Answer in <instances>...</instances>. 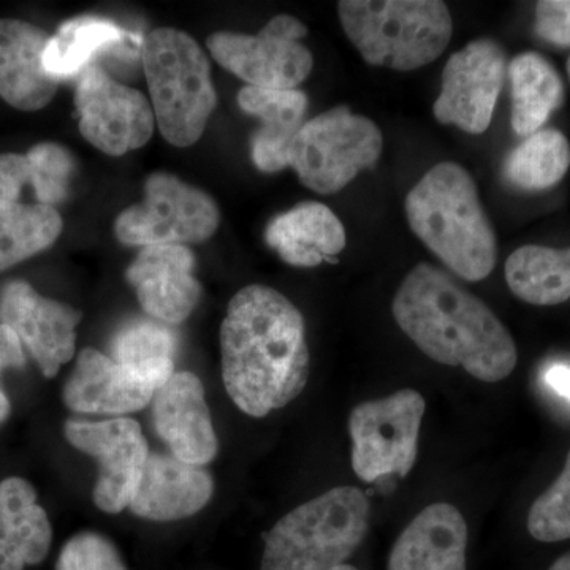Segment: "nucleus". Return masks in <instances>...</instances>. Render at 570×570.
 <instances>
[{
  "label": "nucleus",
  "instance_id": "f257e3e1",
  "mask_svg": "<svg viewBox=\"0 0 570 570\" xmlns=\"http://www.w3.org/2000/svg\"><path fill=\"white\" fill-rule=\"evenodd\" d=\"M220 354L225 390L250 417L287 406L309 381L305 318L287 296L266 285H247L228 303Z\"/></svg>",
  "mask_w": 570,
  "mask_h": 570
},
{
  "label": "nucleus",
  "instance_id": "f03ea898",
  "mask_svg": "<svg viewBox=\"0 0 570 570\" xmlns=\"http://www.w3.org/2000/svg\"><path fill=\"white\" fill-rule=\"evenodd\" d=\"M392 313L428 358L461 366L479 381H504L519 363L515 341L491 307L436 266L419 264L407 273Z\"/></svg>",
  "mask_w": 570,
  "mask_h": 570
},
{
  "label": "nucleus",
  "instance_id": "7ed1b4c3",
  "mask_svg": "<svg viewBox=\"0 0 570 570\" xmlns=\"http://www.w3.org/2000/svg\"><path fill=\"white\" fill-rule=\"evenodd\" d=\"M404 208L412 232L450 272L469 283L493 273L497 234L466 168L455 163L434 165L412 187Z\"/></svg>",
  "mask_w": 570,
  "mask_h": 570
},
{
  "label": "nucleus",
  "instance_id": "20e7f679",
  "mask_svg": "<svg viewBox=\"0 0 570 570\" xmlns=\"http://www.w3.org/2000/svg\"><path fill=\"white\" fill-rule=\"evenodd\" d=\"M337 13L347 39L374 67L417 70L452 40V13L441 0H343Z\"/></svg>",
  "mask_w": 570,
  "mask_h": 570
},
{
  "label": "nucleus",
  "instance_id": "39448f33",
  "mask_svg": "<svg viewBox=\"0 0 570 570\" xmlns=\"http://www.w3.org/2000/svg\"><path fill=\"white\" fill-rule=\"evenodd\" d=\"M371 505L355 487H336L283 517L266 534L261 570H333L358 550Z\"/></svg>",
  "mask_w": 570,
  "mask_h": 570
},
{
  "label": "nucleus",
  "instance_id": "423d86ee",
  "mask_svg": "<svg viewBox=\"0 0 570 570\" xmlns=\"http://www.w3.org/2000/svg\"><path fill=\"white\" fill-rule=\"evenodd\" d=\"M141 61L160 134L170 145L193 146L217 104L200 45L178 29H154L142 40Z\"/></svg>",
  "mask_w": 570,
  "mask_h": 570
},
{
  "label": "nucleus",
  "instance_id": "0eeeda50",
  "mask_svg": "<svg viewBox=\"0 0 570 570\" xmlns=\"http://www.w3.org/2000/svg\"><path fill=\"white\" fill-rule=\"evenodd\" d=\"M384 148L381 129L351 108H333L309 119L292 145L288 167L313 193H340L360 171L374 167Z\"/></svg>",
  "mask_w": 570,
  "mask_h": 570
},
{
  "label": "nucleus",
  "instance_id": "6e6552de",
  "mask_svg": "<svg viewBox=\"0 0 570 570\" xmlns=\"http://www.w3.org/2000/svg\"><path fill=\"white\" fill-rule=\"evenodd\" d=\"M426 401L417 390L403 389L382 400L365 401L348 417L352 468L366 483L406 478L417 461L420 425Z\"/></svg>",
  "mask_w": 570,
  "mask_h": 570
},
{
  "label": "nucleus",
  "instance_id": "1a4fd4ad",
  "mask_svg": "<svg viewBox=\"0 0 570 570\" xmlns=\"http://www.w3.org/2000/svg\"><path fill=\"white\" fill-rule=\"evenodd\" d=\"M220 223L216 202L170 174H154L141 204L119 214L116 238L127 246H186L212 238Z\"/></svg>",
  "mask_w": 570,
  "mask_h": 570
},
{
  "label": "nucleus",
  "instance_id": "9d476101",
  "mask_svg": "<svg viewBox=\"0 0 570 570\" xmlns=\"http://www.w3.org/2000/svg\"><path fill=\"white\" fill-rule=\"evenodd\" d=\"M306 36L302 21L279 14L255 36L214 32L206 47L219 66L247 86L287 91L296 89L313 71V52L299 41Z\"/></svg>",
  "mask_w": 570,
  "mask_h": 570
},
{
  "label": "nucleus",
  "instance_id": "9b49d317",
  "mask_svg": "<svg viewBox=\"0 0 570 570\" xmlns=\"http://www.w3.org/2000/svg\"><path fill=\"white\" fill-rule=\"evenodd\" d=\"M75 104L82 137L108 156H124L151 140V102L102 67L92 63L78 77Z\"/></svg>",
  "mask_w": 570,
  "mask_h": 570
},
{
  "label": "nucleus",
  "instance_id": "f8f14e48",
  "mask_svg": "<svg viewBox=\"0 0 570 570\" xmlns=\"http://www.w3.org/2000/svg\"><path fill=\"white\" fill-rule=\"evenodd\" d=\"M508 77V58L498 41L479 39L450 56L433 115L444 126L485 134Z\"/></svg>",
  "mask_w": 570,
  "mask_h": 570
},
{
  "label": "nucleus",
  "instance_id": "ddd939ff",
  "mask_svg": "<svg viewBox=\"0 0 570 570\" xmlns=\"http://www.w3.org/2000/svg\"><path fill=\"white\" fill-rule=\"evenodd\" d=\"M63 434L75 449L99 461V478L94 489L97 508L107 513L129 508L149 459L140 423L127 417L104 422L67 420Z\"/></svg>",
  "mask_w": 570,
  "mask_h": 570
},
{
  "label": "nucleus",
  "instance_id": "4468645a",
  "mask_svg": "<svg viewBox=\"0 0 570 570\" xmlns=\"http://www.w3.org/2000/svg\"><path fill=\"white\" fill-rule=\"evenodd\" d=\"M81 317V311L41 296L24 281L0 292V324L13 330L48 379L73 358Z\"/></svg>",
  "mask_w": 570,
  "mask_h": 570
},
{
  "label": "nucleus",
  "instance_id": "2eb2a0df",
  "mask_svg": "<svg viewBox=\"0 0 570 570\" xmlns=\"http://www.w3.org/2000/svg\"><path fill=\"white\" fill-rule=\"evenodd\" d=\"M195 255L187 246L142 247L126 272L146 314L163 324H183L202 296L194 276Z\"/></svg>",
  "mask_w": 570,
  "mask_h": 570
},
{
  "label": "nucleus",
  "instance_id": "dca6fc26",
  "mask_svg": "<svg viewBox=\"0 0 570 570\" xmlns=\"http://www.w3.org/2000/svg\"><path fill=\"white\" fill-rule=\"evenodd\" d=\"M153 417L157 434L171 455L204 466L217 455V436L200 379L179 371L154 393Z\"/></svg>",
  "mask_w": 570,
  "mask_h": 570
},
{
  "label": "nucleus",
  "instance_id": "f3484780",
  "mask_svg": "<svg viewBox=\"0 0 570 570\" xmlns=\"http://www.w3.org/2000/svg\"><path fill=\"white\" fill-rule=\"evenodd\" d=\"M213 493L212 474L204 468L149 453L129 509L142 520H183L200 512Z\"/></svg>",
  "mask_w": 570,
  "mask_h": 570
},
{
  "label": "nucleus",
  "instance_id": "a211bd4d",
  "mask_svg": "<svg viewBox=\"0 0 570 570\" xmlns=\"http://www.w3.org/2000/svg\"><path fill=\"white\" fill-rule=\"evenodd\" d=\"M48 40L31 22L0 20V97L18 110H41L58 91L43 66Z\"/></svg>",
  "mask_w": 570,
  "mask_h": 570
},
{
  "label": "nucleus",
  "instance_id": "6ab92c4d",
  "mask_svg": "<svg viewBox=\"0 0 570 570\" xmlns=\"http://www.w3.org/2000/svg\"><path fill=\"white\" fill-rule=\"evenodd\" d=\"M468 524L448 502L428 505L401 532L387 570H466Z\"/></svg>",
  "mask_w": 570,
  "mask_h": 570
},
{
  "label": "nucleus",
  "instance_id": "aec40b11",
  "mask_svg": "<svg viewBox=\"0 0 570 570\" xmlns=\"http://www.w3.org/2000/svg\"><path fill=\"white\" fill-rule=\"evenodd\" d=\"M154 393L111 356L88 347L78 355L62 396L66 406L80 414L122 415L148 406Z\"/></svg>",
  "mask_w": 570,
  "mask_h": 570
},
{
  "label": "nucleus",
  "instance_id": "412c9836",
  "mask_svg": "<svg viewBox=\"0 0 570 570\" xmlns=\"http://www.w3.org/2000/svg\"><path fill=\"white\" fill-rule=\"evenodd\" d=\"M238 105L247 115L261 119V129L250 138V156L255 167L275 174L288 167L292 145L305 126L307 97L298 89L245 86L238 92Z\"/></svg>",
  "mask_w": 570,
  "mask_h": 570
},
{
  "label": "nucleus",
  "instance_id": "4be33fe9",
  "mask_svg": "<svg viewBox=\"0 0 570 570\" xmlns=\"http://www.w3.org/2000/svg\"><path fill=\"white\" fill-rule=\"evenodd\" d=\"M265 242L285 264L313 268L346 247V228L328 206L303 202L279 214L265 230Z\"/></svg>",
  "mask_w": 570,
  "mask_h": 570
},
{
  "label": "nucleus",
  "instance_id": "5701e85b",
  "mask_svg": "<svg viewBox=\"0 0 570 570\" xmlns=\"http://www.w3.org/2000/svg\"><path fill=\"white\" fill-rule=\"evenodd\" d=\"M52 528L28 480L0 482V570L40 564L50 551Z\"/></svg>",
  "mask_w": 570,
  "mask_h": 570
},
{
  "label": "nucleus",
  "instance_id": "b1692460",
  "mask_svg": "<svg viewBox=\"0 0 570 570\" xmlns=\"http://www.w3.org/2000/svg\"><path fill=\"white\" fill-rule=\"evenodd\" d=\"M512 88V129L521 137L539 132L562 102L564 86L560 73L539 52H523L509 63Z\"/></svg>",
  "mask_w": 570,
  "mask_h": 570
},
{
  "label": "nucleus",
  "instance_id": "393cba45",
  "mask_svg": "<svg viewBox=\"0 0 570 570\" xmlns=\"http://www.w3.org/2000/svg\"><path fill=\"white\" fill-rule=\"evenodd\" d=\"M510 292L534 306H557L570 299V247L523 246L505 262Z\"/></svg>",
  "mask_w": 570,
  "mask_h": 570
},
{
  "label": "nucleus",
  "instance_id": "a878e982",
  "mask_svg": "<svg viewBox=\"0 0 570 570\" xmlns=\"http://www.w3.org/2000/svg\"><path fill=\"white\" fill-rule=\"evenodd\" d=\"M175 333L163 322H127L111 341V358L154 390L163 387L175 374Z\"/></svg>",
  "mask_w": 570,
  "mask_h": 570
},
{
  "label": "nucleus",
  "instance_id": "bb28decb",
  "mask_svg": "<svg viewBox=\"0 0 570 570\" xmlns=\"http://www.w3.org/2000/svg\"><path fill=\"white\" fill-rule=\"evenodd\" d=\"M126 39L127 32L116 22L94 17L75 18L63 22L48 40L45 69L59 82L80 77L100 51L118 47Z\"/></svg>",
  "mask_w": 570,
  "mask_h": 570
},
{
  "label": "nucleus",
  "instance_id": "cd10ccee",
  "mask_svg": "<svg viewBox=\"0 0 570 570\" xmlns=\"http://www.w3.org/2000/svg\"><path fill=\"white\" fill-rule=\"evenodd\" d=\"M61 232L52 206L0 202V272L48 249Z\"/></svg>",
  "mask_w": 570,
  "mask_h": 570
},
{
  "label": "nucleus",
  "instance_id": "c85d7f7f",
  "mask_svg": "<svg viewBox=\"0 0 570 570\" xmlns=\"http://www.w3.org/2000/svg\"><path fill=\"white\" fill-rule=\"evenodd\" d=\"M570 167V142L560 130L532 134L509 154L505 179L521 190H546L557 186Z\"/></svg>",
  "mask_w": 570,
  "mask_h": 570
},
{
  "label": "nucleus",
  "instance_id": "c756f323",
  "mask_svg": "<svg viewBox=\"0 0 570 570\" xmlns=\"http://www.w3.org/2000/svg\"><path fill=\"white\" fill-rule=\"evenodd\" d=\"M31 165V186L40 205L61 204L69 197L75 157L56 142H40L26 154Z\"/></svg>",
  "mask_w": 570,
  "mask_h": 570
},
{
  "label": "nucleus",
  "instance_id": "7c9ffc66",
  "mask_svg": "<svg viewBox=\"0 0 570 570\" xmlns=\"http://www.w3.org/2000/svg\"><path fill=\"white\" fill-rule=\"evenodd\" d=\"M528 531L539 542L570 539V450L561 474L532 502Z\"/></svg>",
  "mask_w": 570,
  "mask_h": 570
},
{
  "label": "nucleus",
  "instance_id": "2f4dec72",
  "mask_svg": "<svg viewBox=\"0 0 570 570\" xmlns=\"http://www.w3.org/2000/svg\"><path fill=\"white\" fill-rule=\"evenodd\" d=\"M56 570H127L115 543L99 532L86 531L63 546Z\"/></svg>",
  "mask_w": 570,
  "mask_h": 570
},
{
  "label": "nucleus",
  "instance_id": "473e14b6",
  "mask_svg": "<svg viewBox=\"0 0 570 570\" xmlns=\"http://www.w3.org/2000/svg\"><path fill=\"white\" fill-rule=\"evenodd\" d=\"M535 32L557 47H570V0L535 3Z\"/></svg>",
  "mask_w": 570,
  "mask_h": 570
},
{
  "label": "nucleus",
  "instance_id": "72a5a7b5",
  "mask_svg": "<svg viewBox=\"0 0 570 570\" xmlns=\"http://www.w3.org/2000/svg\"><path fill=\"white\" fill-rule=\"evenodd\" d=\"M26 184H31V165L21 154H0V202H20Z\"/></svg>",
  "mask_w": 570,
  "mask_h": 570
},
{
  "label": "nucleus",
  "instance_id": "f704fd0d",
  "mask_svg": "<svg viewBox=\"0 0 570 570\" xmlns=\"http://www.w3.org/2000/svg\"><path fill=\"white\" fill-rule=\"evenodd\" d=\"M26 365L24 351L20 337L13 330L0 324V373L7 367H22ZM10 414V401L0 389V423Z\"/></svg>",
  "mask_w": 570,
  "mask_h": 570
},
{
  "label": "nucleus",
  "instance_id": "c9c22d12",
  "mask_svg": "<svg viewBox=\"0 0 570 570\" xmlns=\"http://www.w3.org/2000/svg\"><path fill=\"white\" fill-rule=\"evenodd\" d=\"M547 384L550 385L558 395L564 396L570 401V366L553 365L547 371Z\"/></svg>",
  "mask_w": 570,
  "mask_h": 570
},
{
  "label": "nucleus",
  "instance_id": "e433bc0d",
  "mask_svg": "<svg viewBox=\"0 0 570 570\" xmlns=\"http://www.w3.org/2000/svg\"><path fill=\"white\" fill-rule=\"evenodd\" d=\"M549 570H570V553L562 554Z\"/></svg>",
  "mask_w": 570,
  "mask_h": 570
},
{
  "label": "nucleus",
  "instance_id": "4c0bfd02",
  "mask_svg": "<svg viewBox=\"0 0 570 570\" xmlns=\"http://www.w3.org/2000/svg\"><path fill=\"white\" fill-rule=\"evenodd\" d=\"M333 570H358V569L354 568V566L341 564V566H337V568H335Z\"/></svg>",
  "mask_w": 570,
  "mask_h": 570
},
{
  "label": "nucleus",
  "instance_id": "58836bf2",
  "mask_svg": "<svg viewBox=\"0 0 570 570\" xmlns=\"http://www.w3.org/2000/svg\"><path fill=\"white\" fill-rule=\"evenodd\" d=\"M568 75H569V78H570V58H569V61H568Z\"/></svg>",
  "mask_w": 570,
  "mask_h": 570
}]
</instances>
